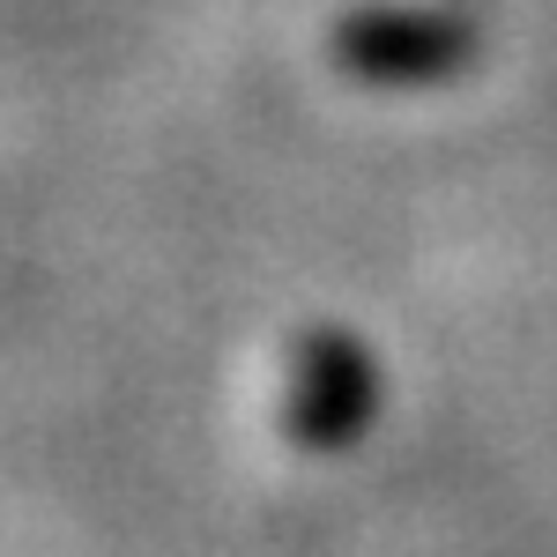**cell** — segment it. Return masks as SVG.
Segmentation results:
<instances>
[{
	"label": "cell",
	"mask_w": 557,
	"mask_h": 557,
	"mask_svg": "<svg viewBox=\"0 0 557 557\" xmlns=\"http://www.w3.org/2000/svg\"><path fill=\"white\" fill-rule=\"evenodd\" d=\"M372 417V364L349 335H320L305 343L298 386H290V438L312 446V454H335L349 446Z\"/></svg>",
	"instance_id": "cell-1"
},
{
	"label": "cell",
	"mask_w": 557,
	"mask_h": 557,
	"mask_svg": "<svg viewBox=\"0 0 557 557\" xmlns=\"http://www.w3.org/2000/svg\"><path fill=\"white\" fill-rule=\"evenodd\" d=\"M335 60L364 83H431L461 60V30L438 23V15L380 8V15H349L335 30Z\"/></svg>",
	"instance_id": "cell-2"
}]
</instances>
